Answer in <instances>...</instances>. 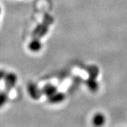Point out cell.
Instances as JSON below:
<instances>
[{
    "instance_id": "obj_1",
    "label": "cell",
    "mask_w": 127,
    "mask_h": 127,
    "mask_svg": "<svg viewBox=\"0 0 127 127\" xmlns=\"http://www.w3.org/2000/svg\"><path fill=\"white\" fill-rule=\"evenodd\" d=\"M54 22L53 17L46 14L43 18L42 22L37 25L32 32V38L29 44V48L31 51L38 52L42 47L41 39L48 32L49 27Z\"/></svg>"
},
{
    "instance_id": "obj_2",
    "label": "cell",
    "mask_w": 127,
    "mask_h": 127,
    "mask_svg": "<svg viewBox=\"0 0 127 127\" xmlns=\"http://www.w3.org/2000/svg\"><path fill=\"white\" fill-rule=\"evenodd\" d=\"M4 84L5 90L7 92H10L14 88L18 81V77L13 72H8L4 77Z\"/></svg>"
},
{
    "instance_id": "obj_3",
    "label": "cell",
    "mask_w": 127,
    "mask_h": 127,
    "mask_svg": "<svg viewBox=\"0 0 127 127\" xmlns=\"http://www.w3.org/2000/svg\"><path fill=\"white\" fill-rule=\"evenodd\" d=\"M27 92L30 95V97L34 100H38L43 95L42 89L39 88L38 86L34 82H29L28 84Z\"/></svg>"
},
{
    "instance_id": "obj_4",
    "label": "cell",
    "mask_w": 127,
    "mask_h": 127,
    "mask_svg": "<svg viewBox=\"0 0 127 127\" xmlns=\"http://www.w3.org/2000/svg\"><path fill=\"white\" fill-rule=\"evenodd\" d=\"M65 94L62 92H56L55 94L52 95L50 97H47L48 98L49 102L52 104H57L62 102L65 99Z\"/></svg>"
},
{
    "instance_id": "obj_5",
    "label": "cell",
    "mask_w": 127,
    "mask_h": 127,
    "mask_svg": "<svg viewBox=\"0 0 127 127\" xmlns=\"http://www.w3.org/2000/svg\"><path fill=\"white\" fill-rule=\"evenodd\" d=\"M42 92L43 95L49 97L51 96L52 95H53L54 94H55L56 92H58V89L55 86L48 84L43 87V88L42 89Z\"/></svg>"
},
{
    "instance_id": "obj_6",
    "label": "cell",
    "mask_w": 127,
    "mask_h": 127,
    "mask_svg": "<svg viewBox=\"0 0 127 127\" xmlns=\"http://www.w3.org/2000/svg\"><path fill=\"white\" fill-rule=\"evenodd\" d=\"M105 117L101 113H97L95 114L92 119V122L95 126L99 127V126L103 125L105 123Z\"/></svg>"
},
{
    "instance_id": "obj_7",
    "label": "cell",
    "mask_w": 127,
    "mask_h": 127,
    "mask_svg": "<svg viewBox=\"0 0 127 127\" xmlns=\"http://www.w3.org/2000/svg\"><path fill=\"white\" fill-rule=\"evenodd\" d=\"M9 93L5 90L0 92V108L3 107L4 105L7 102L9 97Z\"/></svg>"
},
{
    "instance_id": "obj_8",
    "label": "cell",
    "mask_w": 127,
    "mask_h": 127,
    "mask_svg": "<svg viewBox=\"0 0 127 127\" xmlns=\"http://www.w3.org/2000/svg\"><path fill=\"white\" fill-rule=\"evenodd\" d=\"M88 72L89 76H90V79H96L97 77H98V75H99V68L95 66V65H91L90 66L88 69Z\"/></svg>"
},
{
    "instance_id": "obj_9",
    "label": "cell",
    "mask_w": 127,
    "mask_h": 127,
    "mask_svg": "<svg viewBox=\"0 0 127 127\" xmlns=\"http://www.w3.org/2000/svg\"><path fill=\"white\" fill-rule=\"evenodd\" d=\"M86 84H87L88 88L92 92H95L98 89V83H97L96 79H92L89 78L86 81Z\"/></svg>"
},
{
    "instance_id": "obj_10",
    "label": "cell",
    "mask_w": 127,
    "mask_h": 127,
    "mask_svg": "<svg viewBox=\"0 0 127 127\" xmlns=\"http://www.w3.org/2000/svg\"><path fill=\"white\" fill-rule=\"evenodd\" d=\"M6 73H7V72L4 69H0V81L1 80H3Z\"/></svg>"
},
{
    "instance_id": "obj_11",
    "label": "cell",
    "mask_w": 127,
    "mask_h": 127,
    "mask_svg": "<svg viewBox=\"0 0 127 127\" xmlns=\"http://www.w3.org/2000/svg\"><path fill=\"white\" fill-rule=\"evenodd\" d=\"M1 7H0V13H1Z\"/></svg>"
}]
</instances>
